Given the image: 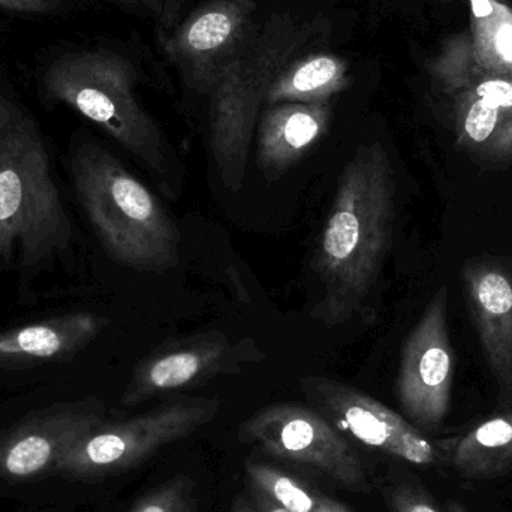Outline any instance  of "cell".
Listing matches in <instances>:
<instances>
[{"label": "cell", "instance_id": "cell-1", "mask_svg": "<svg viewBox=\"0 0 512 512\" xmlns=\"http://www.w3.org/2000/svg\"><path fill=\"white\" fill-rule=\"evenodd\" d=\"M396 179L379 143L360 146L343 168L313 270L322 298L313 318L343 324L364 313L393 240Z\"/></svg>", "mask_w": 512, "mask_h": 512}, {"label": "cell", "instance_id": "cell-2", "mask_svg": "<svg viewBox=\"0 0 512 512\" xmlns=\"http://www.w3.org/2000/svg\"><path fill=\"white\" fill-rule=\"evenodd\" d=\"M138 72L119 51L101 45L59 47L41 60L38 87L48 104L66 105L137 158L170 198L183 170L161 128L137 96Z\"/></svg>", "mask_w": 512, "mask_h": 512}, {"label": "cell", "instance_id": "cell-3", "mask_svg": "<svg viewBox=\"0 0 512 512\" xmlns=\"http://www.w3.org/2000/svg\"><path fill=\"white\" fill-rule=\"evenodd\" d=\"M72 225L38 123L0 92V271H33L68 251Z\"/></svg>", "mask_w": 512, "mask_h": 512}, {"label": "cell", "instance_id": "cell-4", "mask_svg": "<svg viewBox=\"0 0 512 512\" xmlns=\"http://www.w3.org/2000/svg\"><path fill=\"white\" fill-rule=\"evenodd\" d=\"M71 173L78 200L107 254L138 271L179 264L180 233L161 201L98 143L80 141Z\"/></svg>", "mask_w": 512, "mask_h": 512}, {"label": "cell", "instance_id": "cell-5", "mask_svg": "<svg viewBox=\"0 0 512 512\" xmlns=\"http://www.w3.org/2000/svg\"><path fill=\"white\" fill-rule=\"evenodd\" d=\"M312 35L294 20L276 17L261 32L254 30L216 74L207 92L209 144L219 179L228 191L239 192L245 182L256 117L271 84L292 59H297Z\"/></svg>", "mask_w": 512, "mask_h": 512}, {"label": "cell", "instance_id": "cell-6", "mask_svg": "<svg viewBox=\"0 0 512 512\" xmlns=\"http://www.w3.org/2000/svg\"><path fill=\"white\" fill-rule=\"evenodd\" d=\"M427 74L450 105L457 144L481 161L512 164V75L484 68L468 32L442 42Z\"/></svg>", "mask_w": 512, "mask_h": 512}, {"label": "cell", "instance_id": "cell-7", "mask_svg": "<svg viewBox=\"0 0 512 512\" xmlns=\"http://www.w3.org/2000/svg\"><path fill=\"white\" fill-rule=\"evenodd\" d=\"M219 408L221 403L216 399L185 397L131 420L104 421L63 451L53 474L90 481L128 471L161 448L188 438L209 424Z\"/></svg>", "mask_w": 512, "mask_h": 512}, {"label": "cell", "instance_id": "cell-8", "mask_svg": "<svg viewBox=\"0 0 512 512\" xmlns=\"http://www.w3.org/2000/svg\"><path fill=\"white\" fill-rule=\"evenodd\" d=\"M239 436L271 456L319 469L354 492H367L366 468L342 433L315 409L274 403L242 423Z\"/></svg>", "mask_w": 512, "mask_h": 512}, {"label": "cell", "instance_id": "cell-9", "mask_svg": "<svg viewBox=\"0 0 512 512\" xmlns=\"http://www.w3.org/2000/svg\"><path fill=\"white\" fill-rule=\"evenodd\" d=\"M447 310L448 289L442 286L409 333L397 375L396 396L403 417L423 433L441 427L450 411L456 357Z\"/></svg>", "mask_w": 512, "mask_h": 512}, {"label": "cell", "instance_id": "cell-10", "mask_svg": "<svg viewBox=\"0 0 512 512\" xmlns=\"http://www.w3.org/2000/svg\"><path fill=\"white\" fill-rule=\"evenodd\" d=\"M301 390L315 411L339 432L349 433L361 444L415 466L439 463L435 442L403 415L369 394L322 376L301 379Z\"/></svg>", "mask_w": 512, "mask_h": 512}, {"label": "cell", "instance_id": "cell-11", "mask_svg": "<svg viewBox=\"0 0 512 512\" xmlns=\"http://www.w3.org/2000/svg\"><path fill=\"white\" fill-rule=\"evenodd\" d=\"M258 354L254 346L234 345L219 330L167 343L135 367L120 402L132 408L162 394L201 387L216 376L240 372L258 361Z\"/></svg>", "mask_w": 512, "mask_h": 512}, {"label": "cell", "instance_id": "cell-12", "mask_svg": "<svg viewBox=\"0 0 512 512\" xmlns=\"http://www.w3.org/2000/svg\"><path fill=\"white\" fill-rule=\"evenodd\" d=\"M255 3L252 0H212L192 12L162 48L179 66L185 83L207 93L219 69L248 41Z\"/></svg>", "mask_w": 512, "mask_h": 512}, {"label": "cell", "instance_id": "cell-13", "mask_svg": "<svg viewBox=\"0 0 512 512\" xmlns=\"http://www.w3.org/2000/svg\"><path fill=\"white\" fill-rule=\"evenodd\" d=\"M104 421L102 403L86 400L17 424L0 436V478L26 480L53 472L63 451Z\"/></svg>", "mask_w": 512, "mask_h": 512}, {"label": "cell", "instance_id": "cell-14", "mask_svg": "<svg viewBox=\"0 0 512 512\" xmlns=\"http://www.w3.org/2000/svg\"><path fill=\"white\" fill-rule=\"evenodd\" d=\"M469 309L481 348L495 376L502 405L512 402V274L496 262L474 261L463 268Z\"/></svg>", "mask_w": 512, "mask_h": 512}, {"label": "cell", "instance_id": "cell-15", "mask_svg": "<svg viewBox=\"0 0 512 512\" xmlns=\"http://www.w3.org/2000/svg\"><path fill=\"white\" fill-rule=\"evenodd\" d=\"M333 108L324 104L267 105L258 126V164L264 176H280L301 161L330 129Z\"/></svg>", "mask_w": 512, "mask_h": 512}, {"label": "cell", "instance_id": "cell-16", "mask_svg": "<svg viewBox=\"0 0 512 512\" xmlns=\"http://www.w3.org/2000/svg\"><path fill=\"white\" fill-rule=\"evenodd\" d=\"M104 316L71 312L0 333V367L63 360L86 348L108 325Z\"/></svg>", "mask_w": 512, "mask_h": 512}, {"label": "cell", "instance_id": "cell-17", "mask_svg": "<svg viewBox=\"0 0 512 512\" xmlns=\"http://www.w3.org/2000/svg\"><path fill=\"white\" fill-rule=\"evenodd\" d=\"M435 445L439 462L463 480L505 477L512 472V405Z\"/></svg>", "mask_w": 512, "mask_h": 512}, {"label": "cell", "instance_id": "cell-18", "mask_svg": "<svg viewBox=\"0 0 512 512\" xmlns=\"http://www.w3.org/2000/svg\"><path fill=\"white\" fill-rule=\"evenodd\" d=\"M348 63L331 53L297 57L282 69L265 98L267 105L324 104L351 86Z\"/></svg>", "mask_w": 512, "mask_h": 512}, {"label": "cell", "instance_id": "cell-19", "mask_svg": "<svg viewBox=\"0 0 512 512\" xmlns=\"http://www.w3.org/2000/svg\"><path fill=\"white\" fill-rule=\"evenodd\" d=\"M469 36L484 68L512 75V0H466Z\"/></svg>", "mask_w": 512, "mask_h": 512}, {"label": "cell", "instance_id": "cell-20", "mask_svg": "<svg viewBox=\"0 0 512 512\" xmlns=\"http://www.w3.org/2000/svg\"><path fill=\"white\" fill-rule=\"evenodd\" d=\"M252 489L288 512H355L342 501L330 498L294 475L262 463L246 465Z\"/></svg>", "mask_w": 512, "mask_h": 512}, {"label": "cell", "instance_id": "cell-21", "mask_svg": "<svg viewBox=\"0 0 512 512\" xmlns=\"http://www.w3.org/2000/svg\"><path fill=\"white\" fill-rule=\"evenodd\" d=\"M194 489L191 478H174L146 493L128 512H195Z\"/></svg>", "mask_w": 512, "mask_h": 512}, {"label": "cell", "instance_id": "cell-22", "mask_svg": "<svg viewBox=\"0 0 512 512\" xmlns=\"http://www.w3.org/2000/svg\"><path fill=\"white\" fill-rule=\"evenodd\" d=\"M391 512H444L420 483L400 481L384 489Z\"/></svg>", "mask_w": 512, "mask_h": 512}, {"label": "cell", "instance_id": "cell-23", "mask_svg": "<svg viewBox=\"0 0 512 512\" xmlns=\"http://www.w3.org/2000/svg\"><path fill=\"white\" fill-rule=\"evenodd\" d=\"M66 9V0H0V11L27 17H54Z\"/></svg>", "mask_w": 512, "mask_h": 512}, {"label": "cell", "instance_id": "cell-24", "mask_svg": "<svg viewBox=\"0 0 512 512\" xmlns=\"http://www.w3.org/2000/svg\"><path fill=\"white\" fill-rule=\"evenodd\" d=\"M231 512H288L285 508L271 501L267 496L256 490H249V493H242L234 499L231 505Z\"/></svg>", "mask_w": 512, "mask_h": 512}, {"label": "cell", "instance_id": "cell-25", "mask_svg": "<svg viewBox=\"0 0 512 512\" xmlns=\"http://www.w3.org/2000/svg\"><path fill=\"white\" fill-rule=\"evenodd\" d=\"M105 2L114 3V5L131 9V11H143L152 15V17L164 20L170 14L168 5H171L173 0H105Z\"/></svg>", "mask_w": 512, "mask_h": 512}, {"label": "cell", "instance_id": "cell-26", "mask_svg": "<svg viewBox=\"0 0 512 512\" xmlns=\"http://www.w3.org/2000/svg\"><path fill=\"white\" fill-rule=\"evenodd\" d=\"M445 512H469V510L462 502L450 499V501L445 504Z\"/></svg>", "mask_w": 512, "mask_h": 512}, {"label": "cell", "instance_id": "cell-27", "mask_svg": "<svg viewBox=\"0 0 512 512\" xmlns=\"http://www.w3.org/2000/svg\"><path fill=\"white\" fill-rule=\"evenodd\" d=\"M462 2H466V0H462Z\"/></svg>", "mask_w": 512, "mask_h": 512}]
</instances>
